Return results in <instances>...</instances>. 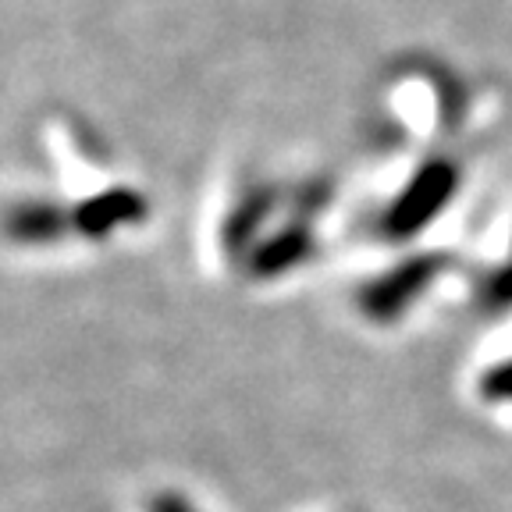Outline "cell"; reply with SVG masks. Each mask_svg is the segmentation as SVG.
Wrapping results in <instances>:
<instances>
[{
  "label": "cell",
  "instance_id": "1",
  "mask_svg": "<svg viewBox=\"0 0 512 512\" xmlns=\"http://www.w3.org/2000/svg\"><path fill=\"white\" fill-rule=\"evenodd\" d=\"M456 185L459 175L452 164H445V160L424 164V168L416 171L413 182L402 189L395 207L388 210V221H384L388 235H416L427 221H434L445 210L448 196L456 192Z\"/></svg>",
  "mask_w": 512,
  "mask_h": 512
},
{
  "label": "cell",
  "instance_id": "2",
  "mask_svg": "<svg viewBox=\"0 0 512 512\" xmlns=\"http://www.w3.org/2000/svg\"><path fill=\"white\" fill-rule=\"evenodd\" d=\"M434 274H438V260H409V264L395 267L392 274H384L381 281H374L367 299H363V306H367V313L377 320L399 317V313L424 292Z\"/></svg>",
  "mask_w": 512,
  "mask_h": 512
},
{
  "label": "cell",
  "instance_id": "3",
  "mask_svg": "<svg viewBox=\"0 0 512 512\" xmlns=\"http://www.w3.org/2000/svg\"><path fill=\"white\" fill-rule=\"evenodd\" d=\"M480 388H484V395H491V399L512 402V360L491 370V374L480 381Z\"/></svg>",
  "mask_w": 512,
  "mask_h": 512
},
{
  "label": "cell",
  "instance_id": "4",
  "mask_svg": "<svg viewBox=\"0 0 512 512\" xmlns=\"http://www.w3.org/2000/svg\"><path fill=\"white\" fill-rule=\"evenodd\" d=\"M512 303V267L495 274L488 285V306H509Z\"/></svg>",
  "mask_w": 512,
  "mask_h": 512
}]
</instances>
